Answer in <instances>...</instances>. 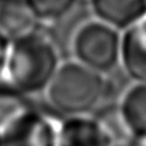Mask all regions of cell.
<instances>
[{"mask_svg": "<svg viewBox=\"0 0 146 146\" xmlns=\"http://www.w3.org/2000/svg\"><path fill=\"white\" fill-rule=\"evenodd\" d=\"M120 30L96 18L83 22L71 41L74 60L105 75L120 64Z\"/></svg>", "mask_w": 146, "mask_h": 146, "instance_id": "cell-3", "label": "cell"}, {"mask_svg": "<svg viewBox=\"0 0 146 146\" xmlns=\"http://www.w3.org/2000/svg\"><path fill=\"white\" fill-rule=\"evenodd\" d=\"M0 146H3V143H1V135H0Z\"/></svg>", "mask_w": 146, "mask_h": 146, "instance_id": "cell-15", "label": "cell"}, {"mask_svg": "<svg viewBox=\"0 0 146 146\" xmlns=\"http://www.w3.org/2000/svg\"><path fill=\"white\" fill-rule=\"evenodd\" d=\"M79 0H25L38 23H56L76 7Z\"/></svg>", "mask_w": 146, "mask_h": 146, "instance_id": "cell-10", "label": "cell"}, {"mask_svg": "<svg viewBox=\"0 0 146 146\" xmlns=\"http://www.w3.org/2000/svg\"><path fill=\"white\" fill-rule=\"evenodd\" d=\"M29 105V97L21 94L8 83L0 86V131Z\"/></svg>", "mask_w": 146, "mask_h": 146, "instance_id": "cell-11", "label": "cell"}, {"mask_svg": "<svg viewBox=\"0 0 146 146\" xmlns=\"http://www.w3.org/2000/svg\"><path fill=\"white\" fill-rule=\"evenodd\" d=\"M51 38L38 29L11 40L4 81L26 97L45 93L60 66Z\"/></svg>", "mask_w": 146, "mask_h": 146, "instance_id": "cell-1", "label": "cell"}, {"mask_svg": "<svg viewBox=\"0 0 146 146\" xmlns=\"http://www.w3.org/2000/svg\"><path fill=\"white\" fill-rule=\"evenodd\" d=\"M137 146H146V137L145 138H142V139L137 141Z\"/></svg>", "mask_w": 146, "mask_h": 146, "instance_id": "cell-13", "label": "cell"}, {"mask_svg": "<svg viewBox=\"0 0 146 146\" xmlns=\"http://www.w3.org/2000/svg\"><path fill=\"white\" fill-rule=\"evenodd\" d=\"M117 113L128 138L146 137V82H134L121 94Z\"/></svg>", "mask_w": 146, "mask_h": 146, "instance_id": "cell-7", "label": "cell"}, {"mask_svg": "<svg viewBox=\"0 0 146 146\" xmlns=\"http://www.w3.org/2000/svg\"><path fill=\"white\" fill-rule=\"evenodd\" d=\"M37 25L25 0H0V32L10 40L36 30Z\"/></svg>", "mask_w": 146, "mask_h": 146, "instance_id": "cell-9", "label": "cell"}, {"mask_svg": "<svg viewBox=\"0 0 146 146\" xmlns=\"http://www.w3.org/2000/svg\"><path fill=\"white\" fill-rule=\"evenodd\" d=\"M96 19L124 32L146 15V0H88Z\"/></svg>", "mask_w": 146, "mask_h": 146, "instance_id": "cell-8", "label": "cell"}, {"mask_svg": "<svg viewBox=\"0 0 146 146\" xmlns=\"http://www.w3.org/2000/svg\"><path fill=\"white\" fill-rule=\"evenodd\" d=\"M113 146H128V145L126 143V142H116Z\"/></svg>", "mask_w": 146, "mask_h": 146, "instance_id": "cell-14", "label": "cell"}, {"mask_svg": "<svg viewBox=\"0 0 146 146\" xmlns=\"http://www.w3.org/2000/svg\"><path fill=\"white\" fill-rule=\"evenodd\" d=\"M120 66L135 82H146V15L121 32Z\"/></svg>", "mask_w": 146, "mask_h": 146, "instance_id": "cell-6", "label": "cell"}, {"mask_svg": "<svg viewBox=\"0 0 146 146\" xmlns=\"http://www.w3.org/2000/svg\"><path fill=\"white\" fill-rule=\"evenodd\" d=\"M60 119L32 104L0 131L3 146H59Z\"/></svg>", "mask_w": 146, "mask_h": 146, "instance_id": "cell-4", "label": "cell"}, {"mask_svg": "<svg viewBox=\"0 0 146 146\" xmlns=\"http://www.w3.org/2000/svg\"><path fill=\"white\" fill-rule=\"evenodd\" d=\"M108 90L105 74L68 60L60 63L45 94L52 109L67 117L90 115L105 100Z\"/></svg>", "mask_w": 146, "mask_h": 146, "instance_id": "cell-2", "label": "cell"}, {"mask_svg": "<svg viewBox=\"0 0 146 146\" xmlns=\"http://www.w3.org/2000/svg\"><path fill=\"white\" fill-rule=\"evenodd\" d=\"M113 135L97 116L79 115L60 119L59 146H113Z\"/></svg>", "mask_w": 146, "mask_h": 146, "instance_id": "cell-5", "label": "cell"}, {"mask_svg": "<svg viewBox=\"0 0 146 146\" xmlns=\"http://www.w3.org/2000/svg\"><path fill=\"white\" fill-rule=\"evenodd\" d=\"M10 44H11V40L7 37L6 34H3L0 32V82L4 81V72H6V64L8 51H10Z\"/></svg>", "mask_w": 146, "mask_h": 146, "instance_id": "cell-12", "label": "cell"}]
</instances>
